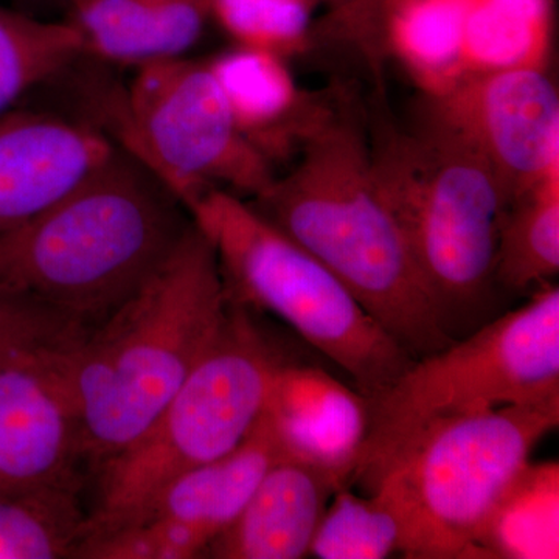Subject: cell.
I'll use <instances>...</instances> for the list:
<instances>
[{"label": "cell", "mask_w": 559, "mask_h": 559, "mask_svg": "<svg viewBox=\"0 0 559 559\" xmlns=\"http://www.w3.org/2000/svg\"><path fill=\"white\" fill-rule=\"evenodd\" d=\"M463 0H404L382 25V58H393L426 97L466 80L460 61Z\"/></svg>", "instance_id": "obj_19"}, {"label": "cell", "mask_w": 559, "mask_h": 559, "mask_svg": "<svg viewBox=\"0 0 559 559\" xmlns=\"http://www.w3.org/2000/svg\"><path fill=\"white\" fill-rule=\"evenodd\" d=\"M215 249L193 223L159 270L64 348L83 462L95 469L150 428L226 319Z\"/></svg>", "instance_id": "obj_3"}, {"label": "cell", "mask_w": 559, "mask_h": 559, "mask_svg": "<svg viewBox=\"0 0 559 559\" xmlns=\"http://www.w3.org/2000/svg\"><path fill=\"white\" fill-rule=\"evenodd\" d=\"M134 154L187 210L210 190L249 200L267 189L275 170L242 138L209 60L154 61L127 86Z\"/></svg>", "instance_id": "obj_9"}, {"label": "cell", "mask_w": 559, "mask_h": 559, "mask_svg": "<svg viewBox=\"0 0 559 559\" xmlns=\"http://www.w3.org/2000/svg\"><path fill=\"white\" fill-rule=\"evenodd\" d=\"M558 463H530L485 530V558H558Z\"/></svg>", "instance_id": "obj_22"}, {"label": "cell", "mask_w": 559, "mask_h": 559, "mask_svg": "<svg viewBox=\"0 0 559 559\" xmlns=\"http://www.w3.org/2000/svg\"><path fill=\"white\" fill-rule=\"evenodd\" d=\"M267 411L294 457L333 471L348 487L366 432V399L325 371L290 364Z\"/></svg>", "instance_id": "obj_17"}, {"label": "cell", "mask_w": 559, "mask_h": 559, "mask_svg": "<svg viewBox=\"0 0 559 559\" xmlns=\"http://www.w3.org/2000/svg\"><path fill=\"white\" fill-rule=\"evenodd\" d=\"M323 2H341V0H323Z\"/></svg>", "instance_id": "obj_30"}, {"label": "cell", "mask_w": 559, "mask_h": 559, "mask_svg": "<svg viewBox=\"0 0 559 559\" xmlns=\"http://www.w3.org/2000/svg\"><path fill=\"white\" fill-rule=\"evenodd\" d=\"M364 102L371 170L389 202L452 341L479 325L496 280L510 191L462 135L421 109L415 123L393 119L374 81Z\"/></svg>", "instance_id": "obj_4"}, {"label": "cell", "mask_w": 559, "mask_h": 559, "mask_svg": "<svg viewBox=\"0 0 559 559\" xmlns=\"http://www.w3.org/2000/svg\"><path fill=\"white\" fill-rule=\"evenodd\" d=\"M70 344L0 358V485L79 487L80 423L64 369Z\"/></svg>", "instance_id": "obj_11"}, {"label": "cell", "mask_w": 559, "mask_h": 559, "mask_svg": "<svg viewBox=\"0 0 559 559\" xmlns=\"http://www.w3.org/2000/svg\"><path fill=\"white\" fill-rule=\"evenodd\" d=\"M87 330L31 300L0 294V358L14 349L70 344Z\"/></svg>", "instance_id": "obj_28"}, {"label": "cell", "mask_w": 559, "mask_h": 559, "mask_svg": "<svg viewBox=\"0 0 559 559\" xmlns=\"http://www.w3.org/2000/svg\"><path fill=\"white\" fill-rule=\"evenodd\" d=\"M559 425V400L507 404L432 423L385 466L370 492L392 507L406 558H485V530Z\"/></svg>", "instance_id": "obj_5"}, {"label": "cell", "mask_w": 559, "mask_h": 559, "mask_svg": "<svg viewBox=\"0 0 559 559\" xmlns=\"http://www.w3.org/2000/svg\"><path fill=\"white\" fill-rule=\"evenodd\" d=\"M84 55L112 66L187 57L210 21L207 0H68Z\"/></svg>", "instance_id": "obj_16"}, {"label": "cell", "mask_w": 559, "mask_h": 559, "mask_svg": "<svg viewBox=\"0 0 559 559\" xmlns=\"http://www.w3.org/2000/svg\"><path fill=\"white\" fill-rule=\"evenodd\" d=\"M289 366L252 310L229 300L215 341L178 392L131 447L97 469L98 502L86 535L112 527L167 481L237 448Z\"/></svg>", "instance_id": "obj_8"}, {"label": "cell", "mask_w": 559, "mask_h": 559, "mask_svg": "<svg viewBox=\"0 0 559 559\" xmlns=\"http://www.w3.org/2000/svg\"><path fill=\"white\" fill-rule=\"evenodd\" d=\"M423 109L479 151L513 201L559 178V92L546 69L469 76Z\"/></svg>", "instance_id": "obj_10"}, {"label": "cell", "mask_w": 559, "mask_h": 559, "mask_svg": "<svg viewBox=\"0 0 559 559\" xmlns=\"http://www.w3.org/2000/svg\"><path fill=\"white\" fill-rule=\"evenodd\" d=\"M404 0H341L325 20L312 27L314 44L348 47L369 66L373 76L381 75L382 25L393 9Z\"/></svg>", "instance_id": "obj_27"}, {"label": "cell", "mask_w": 559, "mask_h": 559, "mask_svg": "<svg viewBox=\"0 0 559 559\" xmlns=\"http://www.w3.org/2000/svg\"><path fill=\"white\" fill-rule=\"evenodd\" d=\"M86 532L79 487L0 485V559L75 558Z\"/></svg>", "instance_id": "obj_20"}, {"label": "cell", "mask_w": 559, "mask_h": 559, "mask_svg": "<svg viewBox=\"0 0 559 559\" xmlns=\"http://www.w3.org/2000/svg\"><path fill=\"white\" fill-rule=\"evenodd\" d=\"M345 487L333 471L297 457L275 463L229 527L212 539L204 558L300 559L334 492Z\"/></svg>", "instance_id": "obj_14"}, {"label": "cell", "mask_w": 559, "mask_h": 559, "mask_svg": "<svg viewBox=\"0 0 559 559\" xmlns=\"http://www.w3.org/2000/svg\"><path fill=\"white\" fill-rule=\"evenodd\" d=\"M66 3L68 0H11L10 7L33 16L47 17L46 14L50 11H64Z\"/></svg>", "instance_id": "obj_29"}, {"label": "cell", "mask_w": 559, "mask_h": 559, "mask_svg": "<svg viewBox=\"0 0 559 559\" xmlns=\"http://www.w3.org/2000/svg\"><path fill=\"white\" fill-rule=\"evenodd\" d=\"M286 457L294 455L266 409L237 448L179 474L106 530L130 522L167 520L200 528L210 538H216L237 520L267 471Z\"/></svg>", "instance_id": "obj_15"}, {"label": "cell", "mask_w": 559, "mask_h": 559, "mask_svg": "<svg viewBox=\"0 0 559 559\" xmlns=\"http://www.w3.org/2000/svg\"><path fill=\"white\" fill-rule=\"evenodd\" d=\"M559 400V289L489 319L439 352L412 360L366 399V432L348 487L369 488L432 423L507 404Z\"/></svg>", "instance_id": "obj_6"}, {"label": "cell", "mask_w": 559, "mask_h": 559, "mask_svg": "<svg viewBox=\"0 0 559 559\" xmlns=\"http://www.w3.org/2000/svg\"><path fill=\"white\" fill-rule=\"evenodd\" d=\"M116 148L83 121L49 110L0 116V234L38 215Z\"/></svg>", "instance_id": "obj_13"}, {"label": "cell", "mask_w": 559, "mask_h": 559, "mask_svg": "<svg viewBox=\"0 0 559 559\" xmlns=\"http://www.w3.org/2000/svg\"><path fill=\"white\" fill-rule=\"evenodd\" d=\"M240 130L271 167L290 164L340 109L345 84L307 91L288 60L271 51L235 46L209 60Z\"/></svg>", "instance_id": "obj_12"}, {"label": "cell", "mask_w": 559, "mask_h": 559, "mask_svg": "<svg viewBox=\"0 0 559 559\" xmlns=\"http://www.w3.org/2000/svg\"><path fill=\"white\" fill-rule=\"evenodd\" d=\"M210 21L235 46L271 51L289 60L312 49L316 10L323 0H207Z\"/></svg>", "instance_id": "obj_25"}, {"label": "cell", "mask_w": 559, "mask_h": 559, "mask_svg": "<svg viewBox=\"0 0 559 559\" xmlns=\"http://www.w3.org/2000/svg\"><path fill=\"white\" fill-rule=\"evenodd\" d=\"M189 213L215 249L229 300L288 323L340 367L364 399L380 393L411 366L414 358L347 286L248 201L210 190Z\"/></svg>", "instance_id": "obj_7"}, {"label": "cell", "mask_w": 559, "mask_h": 559, "mask_svg": "<svg viewBox=\"0 0 559 559\" xmlns=\"http://www.w3.org/2000/svg\"><path fill=\"white\" fill-rule=\"evenodd\" d=\"M84 55L66 21L0 5V116Z\"/></svg>", "instance_id": "obj_21"}, {"label": "cell", "mask_w": 559, "mask_h": 559, "mask_svg": "<svg viewBox=\"0 0 559 559\" xmlns=\"http://www.w3.org/2000/svg\"><path fill=\"white\" fill-rule=\"evenodd\" d=\"M403 551V528L378 492L356 495L341 487L331 498L312 538L310 557L384 559Z\"/></svg>", "instance_id": "obj_24"}, {"label": "cell", "mask_w": 559, "mask_h": 559, "mask_svg": "<svg viewBox=\"0 0 559 559\" xmlns=\"http://www.w3.org/2000/svg\"><path fill=\"white\" fill-rule=\"evenodd\" d=\"M558 272L559 178H550L511 202L500 230L496 280L524 290L544 285Z\"/></svg>", "instance_id": "obj_23"}, {"label": "cell", "mask_w": 559, "mask_h": 559, "mask_svg": "<svg viewBox=\"0 0 559 559\" xmlns=\"http://www.w3.org/2000/svg\"><path fill=\"white\" fill-rule=\"evenodd\" d=\"M189 210L116 145L49 207L0 234V294L94 326L170 257Z\"/></svg>", "instance_id": "obj_2"}, {"label": "cell", "mask_w": 559, "mask_h": 559, "mask_svg": "<svg viewBox=\"0 0 559 559\" xmlns=\"http://www.w3.org/2000/svg\"><path fill=\"white\" fill-rule=\"evenodd\" d=\"M554 38L551 0H463L460 61L466 79L546 69Z\"/></svg>", "instance_id": "obj_18"}, {"label": "cell", "mask_w": 559, "mask_h": 559, "mask_svg": "<svg viewBox=\"0 0 559 559\" xmlns=\"http://www.w3.org/2000/svg\"><path fill=\"white\" fill-rule=\"evenodd\" d=\"M212 538L182 522H130L87 535L75 551L84 559H191L204 558Z\"/></svg>", "instance_id": "obj_26"}, {"label": "cell", "mask_w": 559, "mask_h": 559, "mask_svg": "<svg viewBox=\"0 0 559 559\" xmlns=\"http://www.w3.org/2000/svg\"><path fill=\"white\" fill-rule=\"evenodd\" d=\"M248 202L322 261L412 358L451 344L406 231L374 179L364 102L348 86L336 116L289 171Z\"/></svg>", "instance_id": "obj_1"}]
</instances>
